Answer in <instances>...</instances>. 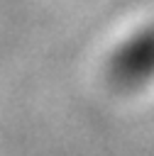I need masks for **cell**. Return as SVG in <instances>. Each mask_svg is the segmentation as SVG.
I'll return each mask as SVG.
<instances>
[{
	"instance_id": "obj_1",
	"label": "cell",
	"mask_w": 154,
	"mask_h": 156,
	"mask_svg": "<svg viewBox=\"0 0 154 156\" xmlns=\"http://www.w3.org/2000/svg\"><path fill=\"white\" fill-rule=\"evenodd\" d=\"M108 80L125 93L154 83V22L127 34L108 58Z\"/></svg>"
}]
</instances>
